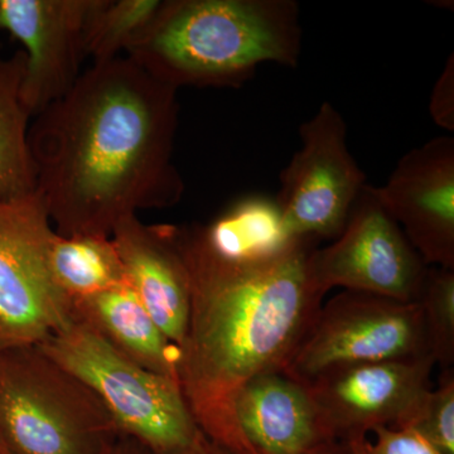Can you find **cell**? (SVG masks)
<instances>
[{
  "label": "cell",
  "mask_w": 454,
  "mask_h": 454,
  "mask_svg": "<svg viewBox=\"0 0 454 454\" xmlns=\"http://www.w3.org/2000/svg\"><path fill=\"white\" fill-rule=\"evenodd\" d=\"M73 316L133 363L177 379V348L164 336L130 286L74 301Z\"/></svg>",
  "instance_id": "cell-15"
},
{
  "label": "cell",
  "mask_w": 454,
  "mask_h": 454,
  "mask_svg": "<svg viewBox=\"0 0 454 454\" xmlns=\"http://www.w3.org/2000/svg\"><path fill=\"white\" fill-rule=\"evenodd\" d=\"M168 454H226L223 453L220 448L215 446L214 443H211L207 438L203 435H200L199 438L193 442L191 446L184 448V450H176V452L168 453Z\"/></svg>",
  "instance_id": "cell-24"
},
{
  "label": "cell",
  "mask_w": 454,
  "mask_h": 454,
  "mask_svg": "<svg viewBox=\"0 0 454 454\" xmlns=\"http://www.w3.org/2000/svg\"><path fill=\"white\" fill-rule=\"evenodd\" d=\"M309 273L319 291L340 286L400 301H417L429 265L367 184L342 232L310 253Z\"/></svg>",
  "instance_id": "cell-9"
},
{
  "label": "cell",
  "mask_w": 454,
  "mask_h": 454,
  "mask_svg": "<svg viewBox=\"0 0 454 454\" xmlns=\"http://www.w3.org/2000/svg\"><path fill=\"white\" fill-rule=\"evenodd\" d=\"M177 239L191 289L179 387L203 435L234 454L245 439L236 397L253 379L284 372L324 304L309 273L317 240L300 239L273 258L230 262L208 253L188 226H177Z\"/></svg>",
  "instance_id": "cell-2"
},
{
  "label": "cell",
  "mask_w": 454,
  "mask_h": 454,
  "mask_svg": "<svg viewBox=\"0 0 454 454\" xmlns=\"http://www.w3.org/2000/svg\"><path fill=\"white\" fill-rule=\"evenodd\" d=\"M432 357L365 364L307 384L334 441L360 443L380 427L409 428L432 387Z\"/></svg>",
  "instance_id": "cell-10"
},
{
  "label": "cell",
  "mask_w": 454,
  "mask_h": 454,
  "mask_svg": "<svg viewBox=\"0 0 454 454\" xmlns=\"http://www.w3.org/2000/svg\"><path fill=\"white\" fill-rule=\"evenodd\" d=\"M162 0H98L85 31V53L94 64L118 59L142 35Z\"/></svg>",
  "instance_id": "cell-19"
},
{
  "label": "cell",
  "mask_w": 454,
  "mask_h": 454,
  "mask_svg": "<svg viewBox=\"0 0 454 454\" xmlns=\"http://www.w3.org/2000/svg\"><path fill=\"white\" fill-rule=\"evenodd\" d=\"M188 229L208 253L230 262L273 258L300 240L286 232L276 197L264 195L241 197L211 223Z\"/></svg>",
  "instance_id": "cell-16"
},
{
  "label": "cell",
  "mask_w": 454,
  "mask_h": 454,
  "mask_svg": "<svg viewBox=\"0 0 454 454\" xmlns=\"http://www.w3.org/2000/svg\"><path fill=\"white\" fill-rule=\"evenodd\" d=\"M112 454H153L136 439L121 435Z\"/></svg>",
  "instance_id": "cell-25"
},
{
  "label": "cell",
  "mask_w": 454,
  "mask_h": 454,
  "mask_svg": "<svg viewBox=\"0 0 454 454\" xmlns=\"http://www.w3.org/2000/svg\"><path fill=\"white\" fill-rule=\"evenodd\" d=\"M376 195L429 267L454 269V139L403 155Z\"/></svg>",
  "instance_id": "cell-12"
},
{
  "label": "cell",
  "mask_w": 454,
  "mask_h": 454,
  "mask_svg": "<svg viewBox=\"0 0 454 454\" xmlns=\"http://www.w3.org/2000/svg\"><path fill=\"white\" fill-rule=\"evenodd\" d=\"M2 454H8L7 452H5L4 450H3V453Z\"/></svg>",
  "instance_id": "cell-29"
},
{
  "label": "cell",
  "mask_w": 454,
  "mask_h": 454,
  "mask_svg": "<svg viewBox=\"0 0 454 454\" xmlns=\"http://www.w3.org/2000/svg\"><path fill=\"white\" fill-rule=\"evenodd\" d=\"M418 304L422 309L430 356L442 370L454 363V269L429 267Z\"/></svg>",
  "instance_id": "cell-20"
},
{
  "label": "cell",
  "mask_w": 454,
  "mask_h": 454,
  "mask_svg": "<svg viewBox=\"0 0 454 454\" xmlns=\"http://www.w3.org/2000/svg\"><path fill=\"white\" fill-rule=\"evenodd\" d=\"M375 441L346 444L352 454H442L427 439L411 428H387L373 430Z\"/></svg>",
  "instance_id": "cell-22"
},
{
  "label": "cell",
  "mask_w": 454,
  "mask_h": 454,
  "mask_svg": "<svg viewBox=\"0 0 454 454\" xmlns=\"http://www.w3.org/2000/svg\"><path fill=\"white\" fill-rule=\"evenodd\" d=\"M3 453V447H2V443H0V454Z\"/></svg>",
  "instance_id": "cell-28"
},
{
  "label": "cell",
  "mask_w": 454,
  "mask_h": 454,
  "mask_svg": "<svg viewBox=\"0 0 454 454\" xmlns=\"http://www.w3.org/2000/svg\"><path fill=\"white\" fill-rule=\"evenodd\" d=\"M409 428L419 433L442 454H454V375L443 370L437 389L427 394Z\"/></svg>",
  "instance_id": "cell-21"
},
{
  "label": "cell",
  "mask_w": 454,
  "mask_h": 454,
  "mask_svg": "<svg viewBox=\"0 0 454 454\" xmlns=\"http://www.w3.org/2000/svg\"><path fill=\"white\" fill-rule=\"evenodd\" d=\"M301 148L279 175L276 201L295 239H331L342 232L367 184L348 145V124L330 101L300 127Z\"/></svg>",
  "instance_id": "cell-8"
},
{
  "label": "cell",
  "mask_w": 454,
  "mask_h": 454,
  "mask_svg": "<svg viewBox=\"0 0 454 454\" xmlns=\"http://www.w3.org/2000/svg\"><path fill=\"white\" fill-rule=\"evenodd\" d=\"M235 417L247 443L262 454H307L334 441L309 387L284 372L247 382Z\"/></svg>",
  "instance_id": "cell-14"
},
{
  "label": "cell",
  "mask_w": 454,
  "mask_h": 454,
  "mask_svg": "<svg viewBox=\"0 0 454 454\" xmlns=\"http://www.w3.org/2000/svg\"><path fill=\"white\" fill-rule=\"evenodd\" d=\"M112 239L131 289L178 348L186 333L191 289L177 226L149 225L134 215L115 226Z\"/></svg>",
  "instance_id": "cell-13"
},
{
  "label": "cell",
  "mask_w": 454,
  "mask_h": 454,
  "mask_svg": "<svg viewBox=\"0 0 454 454\" xmlns=\"http://www.w3.org/2000/svg\"><path fill=\"white\" fill-rule=\"evenodd\" d=\"M235 454H262L260 453L256 448H254L253 446H250L249 443H247V439H245L244 443L241 444V447L239 448L238 452Z\"/></svg>",
  "instance_id": "cell-27"
},
{
  "label": "cell",
  "mask_w": 454,
  "mask_h": 454,
  "mask_svg": "<svg viewBox=\"0 0 454 454\" xmlns=\"http://www.w3.org/2000/svg\"><path fill=\"white\" fill-rule=\"evenodd\" d=\"M121 433L98 397L37 345L0 348L8 454H112Z\"/></svg>",
  "instance_id": "cell-4"
},
{
  "label": "cell",
  "mask_w": 454,
  "mask_h": 454,
  "mask_svg": "<svg viewBox=\"0 0 454 454\" xmlns=\"http://www.w3.org/2000/svg\"><path fill=\"white\" fill-rule=\"evenodd\" d=\"M307 454H352V452L345 443L333 441L322 444V446L315 448Z\"/></svg>",
  "instance_id": "cell-26"
},
{
  "label": "cell",
  "mask_w": 454,
  "mask_h": 454,
  "mask_svg": "<svg viewBox=\"0 0 454 454\" xmlns=\"http://www.w3.org/2000/svg\"><path fill=\"white\" fill-rule=\"evenodd\" d=\"M98 0H0V31L25 46L20 97L32 116L67 94L85 59V31Z\"/></svg>",
  "instance_id": "cell-11"
},
{
  "label": "cell",
  "mask_w": 454,
  "mask_h": 454,
  "mask_svg": "<svg viewBox=\"0 0 454 454\" xmlns=\"http://www.w3.org/2000/svg\"><path fill=\"white\" fill-rule=\"evenodd\" d=\"M177 92L121 56L92 65L35 116L37 193L56 234L110 238L121 220L181 201Z\"/></svg>",
  "instance_id": "cell-1"
},
{
  "label": "cell",
  "mask_w": 454,
  "mask_h": 454,
  "mask_svg": "<svg viewBox=\"0 0 454 454\" xmlns=\"http://www.w3.org/2000/svg\"><path fill=\"white\" fill-rule=\"evenodd\" d=\"M37 346L98 397L121 435L152 453L184 450L202 434L176 379L133 363L76 317Z\"/></svg>",
  "instance_id": "cell-5"
},
{
  "label": "cell",
  "mask_w": 454,
  "mask_h": 454,
  "mask_svg": "<svg viewBox=\"0 0 454 454\" xmlns=\"http://www.w3.org/2000/svg\"><path fill=\"white\" fill-rule=\"evenodd\" d=\"M294 0H162L125 57L172 88H240L259 66L297 67Z\"/></svg>",
  "instance_id": "cell-3"
},
{
  "label": "cell",
  "mask_w": 454,
  "mask_h": 454,
  "mask_svg": "<svg viewBox=\"0 0 454 454\" xmlns=\"http://www.w3.org/2000/svg\"><path fill=\"white\" fill-rule=\"evenodd\" d=\"M430 356L418 301L342 291L322 304L284 369L307 385L325 372Z\"/></svg>",
  "instance_id": "cell-6"
},
{
  "label": "cell",
  "mask_w": 454,
  "mask_h": 454,
  "mask_svg": "<svg viewBox=\"0 0 454 454\" xmlns=\"http://www.w3.org/2000/svg\"><path fill=\"white\" fill-rule=\"evenodd\" d=\"M51 267L71 306L74 301L129 286L112 236L65 238L56 234L51 247Z\"/></svg>",
  "instance_id": "cell-18"
},
{
  "label": "cell",
  "mask_w": 454,
  "mask_h": 454,
  "mask_svg": "<svg viewBox=\"0 0 454 454\" xmlns=\"http://www.w3.org/2000/svg\"><path fill=\"white\" fill-rule=\"evenodd\" d=\"M429 113L438 127L454 130V57H448L429 100Z\"/></svg>",
  "instance_id": "cell-23"
},
{
  "label": "cell",
  "mask_w": 454,
  "mask_h": 454,
  "mask_svg": "<svg viewBox=\"0 0 454 454\" xmlns=\"http://www.w3.org/2000/svg\"><path fill=\"white\" fill-rule=\"evenodd\" d=\"M25 51L0 56V201L37 192V173L29 145L28 112L22 97Z\"/></svg>",
  "instance_id": "cell-17"
},
{
  "label": "cell",
  "mask_w": 454,
  "mask_h": 454,
  "mask_svg": "<svg viewBox=\"0 0 454 454\" xmlns=\"http://www.w3.org/2000/svg\"><path fill=\"white\" fill-rule=\"evenodd\" d=\"M55 235L37 192L0 201V348L38 345L73 317L51 267Z\"/></svg>",
  "instance_id": "cell-7"
}]
</instances>
